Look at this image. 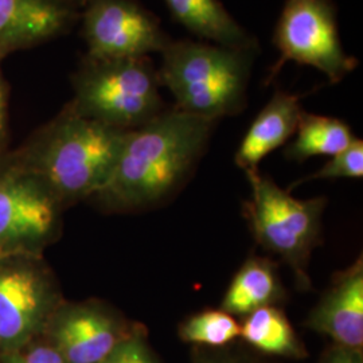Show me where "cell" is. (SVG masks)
Returning a JSON list of instances; mask_svg holds the SVG:
<instances>
[{"mask_svg":"<svg viewBox=\"0 0 363 363\" xmlns=\"http://www.w3.org/2000/svg\"><path fill=\"white\" fill-rule=\"evenodd\" d=\"M213 123L175 108L127 130L115 169L97 195L121 208H144L163 199L203 154Z\"/></svg>","mask_w":363,"mask_h":363,"instance_id":"6da1fadb","label":"cell"},{"mask_svg":"<svg viewBox=\"0 0 363 363\" xmlns=\"http://www.w3.org/2000/svg\"><path fill=\"white\" fill-rule=\"evenodd\" d=\"M127 130L82 116L69 105L19 159L61 202L99 194L109 181Z\"/></svg>","mask_w":363,"mask_h":363,"instance_id":"7a4b0ae2","label":"cell"},{"mask_svg":"<svg viewBox=\"0 0 363 363\" xmlns=\"http://www.w3.org/2000/svg\"><path fill=\"white\" fill-rule=\"evenodd\" d=\"M160 86H166L182 112L217 120L242 111L257 52L195 40H171L160 52Z\"/></svg>","mask_w":363,"mask_h":363,"instance_id":"3957f363","label":"cell"},{"mask_svg":"<svg viewBox=\"0 0 363 363\" xmlns=\"http://www.w3.org/2000/svg\"><path fill=\"white\" fill-rule=\"evenodd\" d=\"M69 106L117 130L138 128L164 112L160 82L150 57L99 60L85 55L72 76Z\"/></svg>","mask_w":363,"mask_h":363,"instance_id":"277c9868","label":"cell"},{"mask_svg":"<svg viewBox=\"0 0 363 363\" xmlns=\"http://www.w3.org/2000/svg\"><path fill=\"white\" fill-rule=\"evenodd\" d=\"M252 187L247 217L259 245L283 257L303 286L310 284L306 268L320 234L325 198L295 199L259 169L247 171Z\"/></svg>","mask_w":363,"mask_h":363,"instance_id":"5b68a950","label":"cell"},{"mask_svg":"<svg viewBox=\"0 0 363 363\" xmlns=\"http://www.w3.org/2000/svg\"><path fill=\"white\" fill-rule=\"evenodd\" d=\"M272 42L279 58L268 70L267 84L289 61L318 69L331 84L340 82L359 65L342 46L333 0H286Z\"/></svg>","mask_w":363,"mask_h":363,"instance_id":"8992f818","label":"cell"},{"mask_svg":"<svg viewBox=\"0 0 363 363\" xmlns=\"http://www.w3.org/2000/svg\"><path fill=\"white\" fill-rule=\"evenodd\" d=\"M60 201L18 157L0 167V256L34 253L57 229Z\"/></svg>","mask_w":363,"mask_h":363,"instance_id":"52a82bcc","label":"cell"},{"mask_svg":"<svg viewBox=\"0 0 363 363\" xmlns=\"http://www.w3.org/2000/svg\"><path fill=\"white\" fill-rule=\"evenodd\" d=\"M58 308L52 279L34 253L0 256V347L21 351Z\"/></svg>","mask_w":363,"mask_h":363,"instance_id":"ba28073f","label":"cell"},{"mask_svg":"<svg viewBox=\"0 0 363 363\" xmlns=\"http://www.w3.org/2000/svg\"><path fill=\"white\" fill-rule=\"evenodd\" d=\"M79 21L91 58L148 57L163 52L171 42L159 18L136 0H88Z\"/></svg>","mask_w":363,"mask_h":363,"instance_id":"9c48e42d","label":"cell"},{"mask_svg":"<svg viewBox=\"0 0 363 363\" xmlns=\"http://www.w3.org/2000/svg\"><path fill=\"white\" fill-rule=\"evenodd\" d=\"M79 13L64 0H0V55L65 35Z\"/></svg>","mask_w":363,"mask_h":363,"instance_id":"30bf717a","label":"cell"},{"mask_svg":"<svg viewBox=\"0 0 363 363\" xmlns=\"http://www.w3.org/2000/svg\"><path fill=\"white\" fill-rule=\"evenodd\" d=\"M48 325L67 363H100L121 340L115 319L96 306L57 308Z\"/></svg>","mask_w":363,"mask_h":363,"instance_id":"8fae6325","label":"cell"},{"mask_svg":"<svg viewBox=\"0 0 363 363\" xmlns=\"http://www.w3.org/2000/svg\"><path fill=\"white\" fill-rule=\"evenodd\" d=\"M308 325L333 337L339 347L357 351L362 347V259L337 274L331 289L312 312Z\"/></svg>","mask_w":363,"mask_h":363,"instance_id":"7c38bea8","label":"cell"},{"mask_svg":"<svg viewBox=\"0 0 363 363\" xmlns=\"http://www.w3.org/2000/svg\"><path fill=\"white\" fill-rule=\"evenodd\" d=\"M300 99L301 96L283 91L273 94L241 142L235 154L238 167L245 171L257 169L265 156L289 140L298 130V121L304 112Z\"/></svg>","mask_w":363,"mask_h":363,"instance_id":"4fadbf2b","label":"cell"},{"mask_svg":"<svg viewBox=\"0 0 363 363\" xmlns=\"http://www.w3.org/2000/svg\"><path fill=\"white\" fill-rule=\"evenodd\" d=\"M174 19L199 38L232 49L259 52L257 39L241 26L220 0H164Z\"/></svg>","mask_w":363,"mask_h":363,"instance_id":"5bb4252c","label":"cell"},{"mask_svg":"<svg viewBox=\"0 0 363 363\" xmlns=\"http://www.w3.org/2000/svg\"><path fill=\"white\" fill-rule=\"evenodd\" d=\"M280 295L272 264L265 259H249L235 274L222 301V310L233 315H249L269 306Z\"/></svg>","mask_w":363,"mask_h":363,"instance_id":"9a60e30c","label":"cell"},{"mask_svg":"<svg viewBox=\"0 0 363 363\" xmlns=\"http://www.w3.org/2000/svg\"><path fill=\"white\" fill-rule=\"evenodd\" d=\"M295 133L296 138L286 148V155L296 162L307 160L312 156L337 155L355 140L345 121L306 112H303Z\"/></svg>","mask_w":363,"mask_h":363,"instance_id":"2e32d148","label":"cell"},{"mask_svg":"<svg viewBox=\"0 0 363 363\" xmlns=\"http://www.w3.org/2000/svg\"><path fill=\"white\" fill-rule=\"evenodd\" d=\"M240 335L253 347L268 354L294 358L303 355V349L286 315L272 306L249 313Z\"/></svg>","mask_w":363,"mask_h":363,"instance_id":"e0dca14e","label":"cell"},{"mask_svg":"<svg viewBox=\"0 0 363 363\" xmlns=\"http://www.w3.org/2000/svg\"><path fill=\"white\" fill-rule=\"evenodd\" d=\"M241 327L230 313L225 311H205L190 318L182 325L181 335L186 342L223 346L240 337Z\"/></svg>","mask_w":363,"mask_h":363,"instance_id":"ac0fdd59","label":"cell"},{"mask_svg":"<svg viewBox=\"0 0 363 363\" xmlns=\"http://www.w3.org/2000/svg\"><path fill=\"white\" fill-rule=\"evenodd\" d=\"M363 177V143L355 139L352 143L333 156L318 172L310 175V179H335V178H362Z\"/></svg>","mask_w":363,"mask_h":363,"instance_id":"d6986e66","label":"cell"},{"mask_svg":"<svg viewBox=\"0 0 363 363\" xmlns=\"http://www.w3.org/2000/svg\"><path fill=\"white\" fill-rule=\"evenodd\" d=\"M100 363H154L143 343L136 337L121 339Z\"/></svg>","mask_w":363,"mask_h":363,"instance_id":"ffe728a7","label":"cell"},{"mask_svg":"<svg viewBox=\"0 0 363 363\" xmlns=\"http://www.w3.org/2000/svg\"><path fill=\"white\" fill-rule=\"evenodd\" d=\"M23 355L27 363H67L54 346L48 345L31 346Z\"/></svg>","mask_w":363,"mask_h":363,"instance_id":"44dd1931","label":"cell"},{"mask_svg":"<svg viewBox=\"0 0 363 363\" xmlns=\"http://www.w3.org/2000/svg\"><path fill=\"white\" fill-rule=\"evenodd\" d=\"M1 61L0 55V152L4 150L9 140V127H7V88L1 73Z\"/></svg>","mask_w":363,"mask_h":363,"instance_id":"7402d4cb","label":"cell"},{"mask_svg":"<svg viewBox=\"0 0 363 363\" xmlns=\"http://www.w3.org/2000/svg\"><path fill=\"white\" fill-rule=\"evenodd\" d=\"M323 363H362V359L358 351L339 347L337 350L333 351Z\"/></svg>","mask_w":363,"mask_h":363,"instance_id":"603a6c76","label":"cell"},{"mask_svg":"<svg viewBox=\"0 0 363 363\" xmlns=\"http://www.w3.org/2000/svg\"><path fill=\"white\" fill-rule=\"evenodd\" d=\"M3 363H27L25 355L21 351H10L4 354Z\"/></svg>","mask_w":363,"mask_h":363,"instance_id":"cb8c5ba5","label":"cell"},{"mask_svg":"<svg viewBox=\"0 0 363 363\" xmlns=\"http://www.w3.org/2000/svg\"><path fill=\"white\" fill-rule=\"evenodd\" d=\"M67 4H70L72 7L77 9L78 11H81L84 9V6L88 3V0H64Z\"/></svg>","mask_w":363,"mask_h":363,"instance_id":"d4e9b609","label":"cell"},{"mask_svg":"<svg viewBox=\"0 0 363 363\" xmlns=\"http://www.w3.org/2000/svg\"><path fill=\"white\" fill-rule=\"evenodd\" d=\"M205 363H217V362H205Z\"/></svg>","mask_w":363,"mask_h":363,"instance_id":"484cf974","label":"cell"}]
</instances>
